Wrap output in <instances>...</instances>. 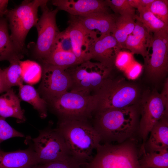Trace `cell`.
I'll list each match as a JSON object with an SVG mask.
<instances>
[{
	"label": "cell",
	"instance_id": "1",
	"mask_svg": "<svg viewBox=\"0 0 168 168\" xmlns=\"http://www.w3.org/2000/svg\"><path fill=\"white\" fill-rule=\"evenodd\" d=\"M92 125L105 143H121L138 129L137 109L133 105L96 111Z\"/></svg>",
	"mask_w": 168,
	"mask_h": 168
},
{
	"label": "cell",
	"instance_id": "2",
	"mask_svg": "<svg viewBox=\"0 0 168 168\" xmlns=\"http://www.w3.org/2000/svg\"><path fill=\"white\" fill-rule=\"evenodd\" d=\"M56 128L63 136L72 156L85 163L92 158V152L101 139L89 119L59 120Z\"/></svg>",
	"mask_w": 168,
	"mask_h": 168
},
{
	"label": "cell",
	"instance_id": "3",
	"mask_svg": "<svg viewBox=\"0 0 168 168\" xmlns=\"http://www.w3.org/2000/svg\"><path fill=\"white\" fill-rule=\"evenodd\" d=\"M96 149L95 156L82 168H141L137 147L131 141L100 144Z\"/></svg>",
	"mask_w": 168,
	"mask_h": 168
},
{
	"label": "cell",
	"instance_id": "4",
	"mask_svg": "<svg viewBox=\"0 0 168 168\" xmlns=\"http://www.w3.org/2000/svg\"><path fill=\"white\" fill-rule=\"evenodd\" d=\"M99 102L97 95L67 91L47 102L59 120L92 118Z\"/></svg>",
	"mask_w": 168,
	"mask_h": 168
},
{
	"label": "cell",
	"instance_id": "5",
	"mask_svg": "<svg viewBox=\"0 0 168 168\" xmlns=\"http://www.w3.org/2000/svg\"><path fill=\"white\" fill-rule=\"evenodd\" d=\"M25 143L34 152L37 165L67 159L72 156L62 134L49 125L39 130L38 136L26 137Z\"/></svg>",
	"mask_w": 168,
	"mask_h": 168
},
{
	"label": "cell",
	"instance_id": "6",
	"mask_svg": "<svg viewBox=\"0 0 168 168\" xmlns=\"http://www.w3.org/2000/svg\"><path fill=\"white\" fill-rule=\"evenodd\" d=\"M48 0H24L15 8L8 10L5 15L9 22L10 37L17 49L23 54L26 36L30 30L35 26L39 19V7Z\"/></svg>",
	"mask_w": 168,
	"mask_h": 168
},
{
	"label": "cell",
	"instance_id": "7",
	"mask_svg": "<svg viewBox=\"0 0 168 168\" xmlns=\"http://www.w3.org/2000/svg\"><path fill=\"white\" fill-rule=\"evenodd\" d=\"M139 91L137 86L124 79L109 78L94 94L99 97L95 112L132 106L139 96Z\"/></svg>",
	"mask_w": 168,
	"mask_h": 168
},
{
	"label": "cell",
	"instance_id": "8",
	"mask_svg": "<svg viewBox=\"0 0 168 168\" xmlns=\"http://www.w3.org/2000/svg\"><path fill=\"white\" fill-rule=\"evenodd\" d=\"M66 70L71 79L70 91L90 94L92 91L95 93L110 78L112 69L88 60Z\"/></svg>",
	"mask_w": 168,
	"mask_h": 168
},
{
	"label": "cell",
	"instance_id": "9",
	"mask_svg": "<svg viewBox=\"0 0 168 168\" xmlns=\"http://www.w3.org/2000/svg\"><path fill=\"white\" fill-rule=\"evenodd\" d=\"M42 14L36 24L38 38L35 46V57L42 61L52 51L56 39L60 32L56 22L58 11L49 9L47 3L42 5Z\"/></svg>",
	"mask_w": 168,
	"mask_h": 168
},
{
	"label": "cell",
	"instance_id": "10",
	"mask_svg": "<svg viewBox=\"0 0 168 168\" xmlns=\"http://www.w3.org/2000/svg\"><path fill=\"white\" fill-rule=\"evenodd\" d=\"M42 81L38 92L47 102L68 91L72 86L70 76L66 69L42 63Z\"/></svg>",
	"mask_w": 168,
	"mask_h": 168
},
{
	"label": "cell",
	"instance_id": "11",
	"mask_svg": "<svg viewBox=\"0 0 168 168\" xmlns=\"http://www.w3.org/2000/svg\"><path fill=\"white\" fill-rule=\"evenodd\" d=\"M152 53L144 60V67L148 76L154 80L165 76L168 71V32L153 33Z\"/></svg>",
	"mask_w": 168,
	"mask_h": 168
},
{
	"label": "cell",
	"instance_id": "12",
	"mask_svg": "<svg viewBox=\"0 0 168 168\" xmlns=\"http://www.w3.org/2000/svg\"><path fill=\"white\" fill-rule=\"evenodd\" d=\"M166 115H168V103L164 100L160 93L153 91L146 99L142 108L141 117L138 127L143 140L140 151L144 149L148 136L153 126Z\"/></svg>",
	"mask_w": 168,
	"mask_h": 168
},
{
	"label": "cell",
	"instance_id": "13",
	"mask_svg": "<svg viewBox=\"0 0 168 168\" xmlns=\"http://www.w3.org/2000/svg\"><path fill=\"white\" fill-rule=\"evenodd\" d=\"M68 22L69 25L65 30L71 40L72 52L82 63L89 60L90 50L99 37L87 31L70 17Z\"/></svg>",
	"mask_w": 168,
	"mask_h": 168
},
{
	"label": "cell",
	"instance_id": "14",
	"mask_svg": "<svg viewBox=\"0 0 168 168\" xmlns=\"http://www.w3.org/2000/svg\"><path fill=\"white\" fill-rule=\"evenodd\" d=\"M117 17L116 14L98 12L82 16L70 15V17L87 31L100 37L113 32Z\"/></svg>",
	"mask_w": 168,
	"mask_h": 168
},
{
	"label": "cell",
	"instance_id": "15",
	"mask_svg": "<svg viewBox=\"0 0 168 168\" xmlns=\"http://www.w3.org/2000/svg\"><path fill=\"white\" fill-rule=\"evenodd\" d=\"M121 49L111 34L101 36L92 44L89 59L97 60L105 67L112 69L116 56Z\"/></svg>",
	"mask_w": 168,
	"mask_h": 168
},
{
	"label": "cell",
	"instance_id": "16",
	"mask_svg": "<svg viewBox=\"0 0 168 168\" xmlns=\"http://www.w3.org/2000/svg\"><path fill=\"white\" fill-rule=\"evenodd\" d=\"M52 3L58 10L64 11L72 16L98 12L109 13V7L105 0H53Z\"/></svg>",
	"mask_w": 168,
	"mask_h": 168
},
{
	"label": "cell",
	"instance_id": "17",
	"mask_svg": "<svg viewBox=\"0 0 168 168\" xmlns=\"http://www.w3.org/2000/svg\"><path fill=\"white\" fill-rule=\"evenodd\" d=\"M136 20L134 28L127 39L124 49L129 50L133 55H141L144 60L149 56L153 34L149 33L139 20Z\"/></svg>",
	"mask_w": 168,
	"mask_h": 168
},
{
	"label": "cell",
	"instance_id": "18",
	"mask_svg": "<svg viewBox=\"0 0 168 168\" xmlns=\"http://www.w3.org/2000/svg\"><path fill=\"white\" fill-rule=\"evenodd\" d=\"M37 165L35 154L29 147L8 152L0 148V168H33Z\"/></svg>",
	"mask_w": 168,
	"mask_h": 168
},
{
	"label": "cell",
	"instance_id": "19",
	"mask_svg": "<svg viewBox=\"0 0 168 168\" xmlns=\"http://www.w3.org/2000/svg\"><path fill=\"white\" fill-rule=\"evenodd\" d=\"M0 96V116L6 118L13 117L18 123L25 122L24 110L20 105V100L12 88Z\"/></svg>",
	"mask_w": 168,
	"mask_h": 168
},
{
	"label": "cell",
	"instance_id": "20",
	"mask_svg": "<svg viewBox=\"0 0 168 168\" xmlns=\"http://www.w3.org/2000/svg\"><path fill=\"white\" fill-rule=\"evenodd\" d=\"M168 115L157 121L152 128L147 143L148 152L168 149Z\"/></svg>",
	"mask_w": 168,
	"mask_h": 168
},
{
	"label": "cell",
	"instance_id": "21",
	"mask_svg": "<svg viewBox=\"0 0 168 168\" xmlns=\"http://www.w3.org/2000/svg\"><path fill=\"white\" fill-rule=\"evenodd\" d=\"M19 95L21 100L30 104L37 111L41 118L46 117L47 102L34 87L30 85H21L19 87Z\"/></svg>",
	"mask_w": 168,
	"mask_h": 168
},
{
	"label": "cell",
	"instance_id": "22",
	"mask_svg": "<svg viewBox=\"0 0 168 168\" xmlns=\"http://www.w3.org/2000/svg\"><path fill=\"white\" fill-rule=\"evenodd\" d=\"M8 29L6 18L4 17L0 18V61H9L15 57L23 56L12 40Z\"/></svg>",
	"mask_w": 168,
	"mask_h": 168
},
{
	"label": "cell",
	"instance_id": "23",
	"mask_svg": "<svg viewBox=\"0 0 168 168\" xmlns=\"http://www.w3.org/2000/svg\"><path fill=\"white\" fill-rule=\"evenodd\" d=\"M41 62L57 66L65 69L82 63L72 52L55 49Z\"/></svg>",
	"mask_w": 168,
	"mask_h": 168
},
{
	"label": "cell",
	"instance_id": "24",
	"mask_svg": "<svg viewBox=\"0 0 168 168\" xmlns=\"http://www.w3.org/2000/svg\"><path fill=\"white\" fill-rule=\"evenodd\" d=\"M135 20L129 17L117 16L115 27L111 35L116 39L121 49H124L127 39L134 30Z\"/></svg>",
	"mask_w": 168,
	"mask_h": 168
},
{
	"label": "cell",
	"instance_id": "25",
	"mask_svg": "<svg viewBox=\"0 0 168 168\" xmlns=\"http://www.w3.org/2000/svg\"><path fill=\"white\" fill-rule=\"evenodd\" d=\"M22 56H17L10 60V65L2 69L5 85L7 90L15 86L19 87L23 84L22 69L20 63Z\"/></svg>",
	"mask_w": 168,
	"mask_h": 168
},
{
	"label": "cell",
	"instance_id": "26",
	"mask_svg": "<svg viewBox=\"0 0 168 168\" xmlns=\"http://www.w3.org/2000/svg\"><path fill=\"white\" fill-rule=\"evenodd\" d=\"M139 160L141 168H168V149L159 151H144Z\"/></svg>",
	"mask_w": 168,
	"mask_h": 168
},
{
	"label": "cell",
	"instance_id": "27",
	"mask_svg": "<svg viewBox=\"0 0 168 168\" xmlns=\"http://www.w3.org/2000/svg\"><path fill=\"white\" fill-rule=\"evenodd\" d=\"M139 15H136L135 19L139 20L150 33L159 31L168 32V25L157 18L147 7L138 9Z\"/></svg>",
	"mask_w": 168,
	"mask_h": 168
},
{
	"label": "cell",
	"instance_id": "28",
	"mask_svg": "<svg viewBox=\"0 0 168 168\" xmlns=\"http://www.w3.org/2000/svg\"><path fill=\"white\" fill-rule=\"evenodd\" d=\"M23 81L29 84L37 83L42 74V67L36 62L30 60L20 61Z\"/></svg>",
	"mask_w": 168,
	"mask_h": 168
},
{
	"label": "cell",
	"instance_id": "29",
	"mask_svg": "<svg viewBox=\"0 0 168 168\" xmlns=\"http://www.w3.org/2000/svg\"><path fill=\"white\" fill-rule=\"evenodd\" d=\"M109 8L115 14L121 16H128L135 19L136 14L135 8L129 3L128 0H105Z\"/></svg>",
	"mask_w": 168,
	"mask_h": 168
},
{
	"label": "cell",
	"instance_id": "30",
	"mask_svg": "<svg viewBox=\"0 0 168 168\" xmlns=\"http://www.w3.org/2000/svg\"><path fill=\"white\" fill-rule=\"evenodd\" d=\"M147 7L157 18L168 25V0H154Z\"/></svg>",
	"mask_w": 168,
	"mask_h": 168
},
{
	"label": "cell",
	"instance_id": "31",
	"mask_svg": "<svg viewBox=\"0 0 168 168\" xmlns=\"http://www.w3.org/2000/svg\"><path fill=\"white\" fill-rule=\"evenodd\" d=\"M85 164L71 156L64 160L55 161L37 165L33 168H82Z\"/></svg>",
	"mask_w": 168,
	"mask_h": 168
},
{
	"label": "cell",
	"instance_id": "32",
	"mask_svg": "<svg viewBox=\"0 0 168 168\" xmlns=\"http://www.w3.org/2000/svg\"><path fill=\"white\" fill-rule=\"evenodd\" d=\"M25 137L23 134L10 125L5 118L0 116V144L4 141L12 138Z\"/></svg>",
	"mask_w": 168,
	"mask_h": 168
},
{
	"label": "cell",
	"instance_id": "33",
	"mask_svg": "<svg viewBox=\"0 0 168 168\" xmlns=\"http://www.w3.org/2000/svg\"><path fill=\"white\" fill-rule=\"evenodd\" d=\"M72 49L71 40L66 30L60 32L56 39L52 51L55 49H59L72 52Z\"/></svg>",
	"mask_w": 168,
	"mask_h": 168
},
{
	"label": "cell",
	"instance_id": "34",
	"mask_svg": "<svg viewBox=\"0 0 168 168\" xmlns=\"http://www.w3.org/2000/svg\"><path fill=\"white\" fill-rule=\"evenodd\" d=\"M133 55L130 52L121 50L116 56L114 65L120 70H125L134 60Z\"/></svg>",
	"mask_w": 168,
	"mask_h": 168
},
{
	"label": "cell",
	"instance_id": "35",
	"mask_svg": "<svg viewBox=\"0 0 168 168\" xmlns=\"http://www.w3.org/2000/svg\"><path fill=\"white\" fill-rule=\"evenodd\" d=\"M142 68L140 64L134 60L125 71L128 78L134 79L137 78L141 73Z\"/></svg>",
	"mask_w": 168,
	"mask_h": 168
},
{
	"label": "cell",
	"instance_id": "36",
	"mask_svg": "<svg viewBox=\"0 0 168 168\" xmlns=\"http://www.w3.org/2000/svg\"><path fill=\"white\" fill-rule=\"evenodd\" d=\"M130 4L134 8L138 9L148 7L154 0H128Z\"/></svg>",
	"mask_w": 168,
	"mask_h": 168
},
{
	"label": "cell",
	"instance_id": "37",
	"mask_svg": "<svg viewBox=\"0 0 168 168\" xmlns=\"http://www.w3.org/2000/svg\"><path fill=\"white\" fill-rule=\"evenodd\" d=\"M8 2V0H0V18L4 17L7 13Z\"/></svg>",
	"mask_w": 168,
	"mask_h": 168
},
{
	"label": "cell",
	"instance_id": "38",
	"mask_svg": "<svg viewBox=\"0 0 168 168\" xmlns=\"http://www.w3.org/2000/svg\"><path fill=\"white\" fill-rule=\"evenodd\" d=\"M160 94L164 100L168 103V80L167 78L165 81L163 89Z\"/></svg>",
	"mask_w": 168,
	"mask_h": 168
},
{
	"label": "cell",
	"instance_id": "39",
	"mask_svg": "<svg viewBox=\"0 0 168 168\" xmlns=\"http://www.w3.org/2000/svg\"><path fill=\"white\" fill-rule=\"evenodd\" d=\"M7 90L5 82L2 69L0 68V94Z\"/></svg>",
	"mask_w": 168,
	"mask_h": 168
}]
</instances>
